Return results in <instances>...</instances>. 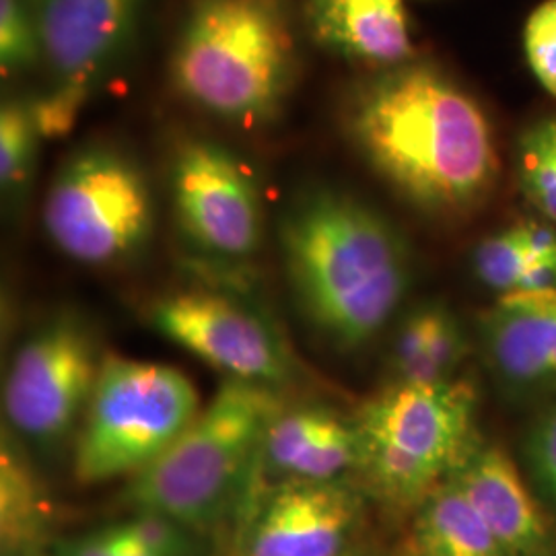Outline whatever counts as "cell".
<instances>
[{
    "mask_svg": "<svg viewBox=\"0 0 556 556\" xmlns=\"http://www.w3.org/2000/svg\"><path fill=\"white\" fill-rule=\"evenodd\" d=\"M344 128L363 160L427 213H464L495 186L491 122L433 64L404 62L361 83L346 101Z\"/></svg>",
    "mask_w": 556,
    "mask_h": 556,
    "instance_id": "6da1fadb",
    "label": "cell"
},
{
    "mask_svg": "<svg viewBox=\"0 0 556 556\" xmlns=\"http://www.w3.org/2000/svg\"><path fill=\"white\" fill-rule=\"evenodd\" d=\"M278 241L303 316L340 349L376 337L408 287V254L396 229L337 190L316 188L293 200Z\"/></svg>",
    "mask_w": 556,
    "mask_h": 556,
    "instance_id": "7a4b0ae2",
    "label": "cell"
},
{
    "mask_svg": "<svg viewBox=\"0 0 556 556\" xmlns=\"http://www.w3.org/2000/svg\"><path fill=\"white\" fill-rule=\"evenodd\" d=\"M295 79V43L277 0H194L172 56L179 96L256 128L277 118Z\"/></svg>",
    "mask_w": 556,
    "mask_h": 556,
    "instance_id": "3957f363",
    "label": "cell"
},
{
    "mask_svg": "<svg viewBox=\"0 0 556 556\" xmlns=\"http://www.w3.org/2000/svg\"><path fill=\"white\" fill-rule=\"evenodd\" d=\"M278 413L273 388L225 381L172 447L132 477L124 503L137 514L169 517L192 532L215 526L262 456Z\"/></svg>",
    "mask_w": 556,
    "mask_h": 556,
    "instance_id": "277c9868",
    "label": "cell"
},
{
    "mask_svg": "<svg viewBox=\"0 0 556 556\" xmlns=\"http://www.w3.org/2000/svg\"><path fill=\"white\" fill-rule=\"evenodd\" d=\"M194 383L151 361L108 355L80 422L75 477L98 484L137 477L199 417Z\"/></svg>",
    "mask_w": 556,
    "mask_h": 556,
    "instance_id": "5b68a950",
    "label": "cell"
},
{
    "mask_svg": "<svg viewBox=\"0 0 556 556\" xmlns=\"http://www.w3.org/2000/svg\"><path fill=\"white\" fill-rule=\"evenodd\" d=\"M475 390L466 381H400L358 415L361 466L379 493L408 505L470 456Z\"/></svg>",
    "mask_w": 556,
    "mask_h": 556,
    "instance_id": "8992f818",
    "label": "cell"
},
{
    "mask_svg": "<svg viewBox=\"0 0 556 556\" xmlns=\"http://www.w3.org/2000/svg\"><path fill=\"white\" fill-rule=\"evenodd\" d=\"M43 229L64 256L110 266L135 256L153 233V194L142 167L108 144L75 151L43 200Z\"/></svg>",
    "mask_w": 556,
    "mask_h": 556,
    "instance_id": "52a82bcc",
    "label": "cell"
},
{
    "mask_svg": "<svg viewBox=\"0 0 556 556\" xmlns=\"http://www.w3.org/2000/svg\"><path fill=\"white\" fill-rule=\"evenodd\" d=\"M101 358L79 318L46 321L21 344L4 378L2 404L13 433L38 447L60 445L85 417Z\"/></svg>",
    "mask_w": 556,
    "mask_h": 556,
    "instance_id": "ba28073f",
    "label": "cell"
},
{
    "mask_svg": "<svg viewBox=\"0 0 556 556\" xmlns=\"http://www.w3.org/2000/svg\"><path fill=\"white\" fill-rule=\"evenodd\" d=\"M172 200L181 231L219 258L256 254L264 236L258 184L219 142L186 140L172 163Z\"/></svg>",
    "mask_w": 556,
    "mask_h": 556,
    "instance_id": "9c48e42d",
    "label": "cell"
},
{
    "mask_svg": "<svg viewBox=\"0 0 556 556\" xmlns=\"http://www.w3.org/2000/svg\"><path fill=\"white\" fill-rule=\"evenodd\" d=\"M161 337L229 379L273 388L289 376V358L273 326L239 299L215 291H178L149 309Z\"/></svg>",
    "mask_w": 556,
    "mask_h": 556,
    "instance_id": "30bf717a",
    "label": "cell"
},
{
    "mask_svg": "<svg viewBox=\"0 0 556 556\" xmlns=\"http://www.w3.org/2000/svg\"><path fill=\"white\" fill-rule=\"evenodd\" d=\"M144 0H36L41 59L52 89L83 100L124 52L139 29Z\"/></svg>",
    "mask_w": 556,
    "mask_h": 556,
    "instance_id": "8fae6325",
    "label": "cell"
},
{
    "mask_svg": "<svg viewBox=\"0 0 556 556\" xmlns=\"http://www.w3.org/2000/svg\"><path fill=\"white\" fill-rule=\"evenodd\" d=\"M357 516V495L338 480H291L260 509L248 556H340Z\"/></svg>",
    "mask_w": 556,
    "mask_h": 556,
    "instance_id": "7c38bea8",
    "label": "cell"
},
{
    "mask_svg": "<svg viewBox=\"0 0 556 556\" xmlns=\"http://www.w3.org/2000/svg\"><path fill=\"white\" fill-rule=\"evenodd\" d=\"M507 556H551L553 538L511 459L498 450H478L454 478Z\"/></svg>",
    "mask_w": 556,
    "mask_h": 556,
    "instance_id": "4fadbf2b",
    "label": "cell"
},
{
    "mask_svg": "<svg viewBox=\"0 0 556 556\" xmlns=\"http://www.w3.org/2000/svg\"><path fill=\"white\" fill-rule=\"evenodd\" d=\"M312 38L338 56L394 68L413 59L402 0H307Z\"/></svg>",
    "mask_w": 556,
    "mask_h": 556,
    "instance_id": "5bb4252c",
    "label": "cell"
},
{
    "mask_svg": "<svg viewBox=\"0 0 556 556\" xmlns=\"http://www.w3.org/2000/svg\"><path fill=\"white\" fill-rule=\"evenodd\" d=\"M262 459L291 480H338L361 464L357 427L324 408L280 410L266 431Z\"/></svg>",
    "mask_w": 556,
    "mask_h": 556,
    "instance_id": "9a60e30c",
    "label": "cell"
},
{
    "mask_svg": "<svg viewBox=\"0 0 556 556\" xmlns=\"http://www.w3.org/2000/svg\"><path fill=\"white\" fill-rule=\"evenodd\" d=\"M486 338L503 378L556 379V289L505 293L486 318Z\"/></svg>",
    "mask_w": 556,
    "mask_h": 556,
    "instance_id": "2e32d148",
    "label": "cell"
},
{
    "mask_svg": "<svg viewBox=\"0 0 556 556\" xmlns=\"http://www.w3.org/2000/svg\"><path fill=\"white\" fill-rule=\"evenodd\" d=\"M415 538L418 556H507L454 480L425 498Z\"/></svg>",
    "mask_w": 556,
    "mask_h": 556,
    "instance_id": "e0dca14e",
    "label": "cell"
},
{
    "mask_svg": "<svg viewBox=\"0 0 556 556\" xmlns=\"http://www.w3.org/2000/svg\"><path fill=\"white\" fill-rule=\"evenodd\" d=\"M48 498L21 450L15 433L4 429L0 457V536L2 548L17 555L46 534Z\"/></svg>",
    "mask_w": 556,
    "mask_h": 556,
    "instance_id": "ac0fdd59",
    "label": "cell"
},
{
    "mask_svg": "<svg viewBox=\"0 0 556 556\" xmlns=\"http://www.w3.org/2000/svg\"><path fill=\"white\" fill-rule=\"evenodd\" d=\"M40 139L31 101H4L0 110V184L4 199H21L31 186Z\"/></svg>",
    "mask_w": 556,
    "mask_h": 556,
    "instance_id": "d6986e66",
    "label": "cell"
},
{
    "mask_svg": "<svg viewBox=\"0 0 556 556\" xmlns=\"http://www.w3.org/2000/svg\"><path fill=\"white\" fill-rule=\"evenodd\" d=\"M517 176L526 197L556 223V118H542L517 142Z\"/></svg>",
    "mask_w": 556,
    "mask_h": 556,
    "instance_id": "ffe728a7",
    "label": "cell"
},
{
    "mask_svg": "<svg viewBox=\"0 0 556 556\" xmlns=\"http://www.w3.org/2000/svg\"><path fill=\"white\" fill-rule=\"evenodd\" d=\"M41 59L36 0H0V68L2 75L29 71Z\"/></svg>",
    "mask_w": 556,
    "mask_h": 556,
    "instance_id": "44dd1931",
    "label": "cell"
},
{
    "mask_svg": "<svg viewBox=\"0 0 556 556\" xmlns=\"http://www.w3.org/2000/svg\"><path fill=\"white\" fill-rule=\"evenodd\" d=\"M532 260L534 258L521 243L517 227H511L484 239L478 245L475 268L484 285L503 293H511L519 289L521 277Z\"/></svg>",
    "mask_w": 556,
    "mask_h": 556,
    "instance_id": "7402d4cb",
    "label": "cell"
},
{
    "mask_svg": "<svg viewBox=\"0 0 556 556\" xmlns=\"http://www.w3.org/2000/svg\"><path fill=\"white\" fill-rule=\"evenodd\" d=\"M464 338L457 328L456 319L447 312L429 309V338L425 355L402 376L408 383H438L445 381L450 371L464 355Z\"/></svg>",
    "mask_w": 556,
    "mask_h": 556,
    "instance_id": "603a6c76",
    "label": "cell"
},
{
    "mask_svg": "<svg viewBox=\"0 0 556 556\" xmlns=\"http://www.w3.org/2000/svg\"><path fill=\"white\" fill-rule=\"evenodd\" d=\"M523 50L538 83L556 98V0H544L530 13Z\"/></svg>",
    "mask_w": 556,
    "mask_h": 556,
    "instance_id": "cb8c5ba5",
    "label": "cell"
},
{
    "mask_svg": "<svg viewBox=\"0 0 556 556\" xmlns=\"http://www.w3.org/2000/svg\"><path fill=\"white\" fill-rule=\"evenodd\" d=\"M122 530L139 542L153 556H190L194 542L188 528L179 526L169 517L155 514H137L132 519L119 523Z\"/></svg>",
    "mask_w": 556,
    "mask_h": 556,
    "instance_id": "d4e9b609",
    "label": "cell"
},
{
    "mask_svg": "<svg viewBox=\"0 0 556 556\" xmlns=\"http://www.w3.org/2000/svg\"><path fill=\"white\" fill-rule=\"evenodd\" d=\"M60 556H153L128 536L122 526L105 528L96 534L71 540L60 546Z\"/></svg>",
    "mask_w": 556,
    "mask_h": 556,
    "instance_id": "484cf974",
    "label": "cell"
},
{
    "mask_svg": "<svg viewBox=\"0 0 556 556\" xmlns=\"http://www.w3.org/2000/svg\"><path fill=\"white\" fill-rule=\"evenodd\" d=\"M429 338V309H420L404 321L394 346V363L400 378L425 355Z\"/></svg>",
    "mask_w": 556,
    "mask_h": 556,
    "instance_id": "4316f807",
    "label": "cell"
},
{
    "mask_svg": "<svg viewBox=\"0 0 556 556\" xmlns=\"http://www.w3.org/2000/svg\"><path fill=\"white\" fill-rule=\"evenodd\" d=\"M532 464L536 468L538 478L556 498V410L544 418L532 439Z\"/></svg>",
    "mask_w": 556,
    "mask_h": 556,
    "instance_id": "83f0119b",
    "label": "cell"
},
{
    "mask_svg": "<svg viewBox=\"0 0 556 556\" xmlns=\"http://www.w3.org/2000/svg\"><path fill=\"white\" fill-rule=\"evenodd\" d=\"M516 227L521 243L526 245V250L530 252L532 258L556 256V229L548 225H542V223H534V220L519 223Z\"/></svg>",
    "mask_w": 556,
    "mask_h": 556,
    "instance_id": "f1b7e54d",
    "label": "cell"
},
{
    "mask_svg": "<svg viewBox=\"0 0 556 556\" xmlns=\"http://www.w3.org/2000/svg\"><path fill=\"white\" fill-rule=\"evenodd\" d=\"M556 289V256L534 258L526 268L517 291H546Z\"/></svg>",
    "mask_w": 556,
    "mask_h": 556,
    "instance_id": "f546056e",
    "label": "cell"
},
{
    "mask_svg": "<svg viewBox=\"0 0 556 556\" xmlns=\"http://www.w3.org/2000/svg\"><path fill=\"white\" fill-rule=\"evenodd\" d=\"M13 556H15V555H13ZM17 556H23V555H17Z\"/></svg>",
    "mask_w": 556,
    "mask_h": 556,
    "instance_id": "4dcf8cb0",
    "label": "cell"
}]
</instances>
